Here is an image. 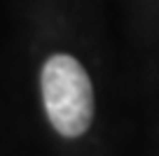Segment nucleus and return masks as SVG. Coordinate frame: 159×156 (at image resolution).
I'll use <instances>...</instances> for the list:
<instances>
[{
    "label": "nucleus",
    "mask_w": 159,
    "mask_h": 156,
    "mask_svg": "<svg viewBox=\"0 0 159 156\" xmlns=\"http://www.w3.org/2000/svg\"><path fill=\"white\" fill-rule=\"evenodd\" d=\"M42 102L54 131L63 137L84 135L94 119V89L87 70L70 54L47 58L40 75Z\"/></svg>",
    "instance_id": "nucleus-1"
}]
</instances>
